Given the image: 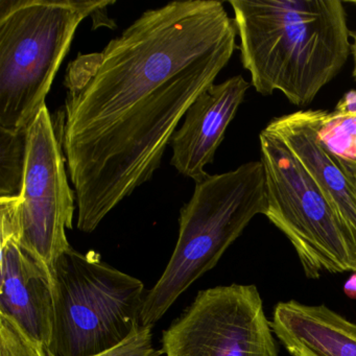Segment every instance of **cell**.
<instances>
[{
  "instance_id": "cell-4",
  "label": "cell",
  "mask_w": 356,
  "mask_h": 356,
  "mask_svg": "<svg viewBox=\"0 0 356 356\" xmlns=\"http://www.w3.org/2000/svg\"><path fill=\"white\" fill-rule=\"evenodd\" d=\"M114 3L0 0V128H29L45 106L81 22Z\"/></svg>"
},
{
  "instance_id": "cell-20",
  "label": "cell",
  "mask_w": 356,
  "mask_h": 356,
  "mask_svg": "<svg viewBox=\"0 0 356 356\" xmlns=\"http://www.w3.org/2000/svg\"><path fill=\"white\" fill-rule=\"evenodd\" d=\"M350 3H352V5H356L355 1H350Z\"/></svg>"
},
{
  "instance_id": "cell-15",
  "label": "cell",
  "mask_w": 356,
  "mask_h": 356,
  "mask_svg": "<svg viewBox=\"0 0 356 356\" xmlns=\"http://www.w3.org/2000/svg\"><path fill=\"white\" fill-rule=\"evenodd\" d=\"M0 356H49L10 316L0 314Z\"/></svg>"
},
{
  "instance_id": "cell-17",
  "label": "cell",
  "mask_w": 356,
  "mask_h": 356,
  "mask_svg": "<svg viewBox=\"0 0 356 356\" xmlns=\"http://www.w3.org/2000/svg\"><path fill=\"white\" fill-rule=\"evenodd\" d=\"M334 111L339 113H356V90L352 89L346 92L341 101L335 106Z\"/></svg>"
},
{
  "instance_id": "cell-6",
  "label": "cell",
  "mask_w": 356,
  "mask_h": 356,
  "mask_svg": "<svg viewBox=\"0 0 356 356\" xmlns=\"http://www.w3.org/2000/svg\"><path fill=\"white\" fill-rule=\"evenodd\" d=\"M259 141L266 216L291 241L306 277L356 273L351 237L316 181L278 135L266 128Z\"/></svg>"
},
{
  "instance_id": "cell-7",
  "label": "cell",
  "mask_w": 356,
  "mask_h": 356,
  "mask_svg": "<svg viewBox=\"0 0 356 356\" xmlns=\"http://www.w3.org/2000/svg\"><path fill=\"white\" fill-rule=\"evenodd\" d=\"M165 356H278L270 322L255 285L199 291L162 335Z\"/></svg>"
},
{
  "instance_id": "cell-13",
  "label": "cell",
  "mask_w": 356,
  "mask_h": 356,
  "mask_svg": "<svg viewBox=\"0 0 356 356\" xmlns=\"http://www.w3.org/2000/svg\"><path fill=\"white\" fill-rule=\"evenodd\" d=\"M318 140L333 155L356 168V113L314 110Z\"/></svg>"
},
{
  "instance_id": "cell-11",
  "label": "cell",
  "mask_w": 356,
  "mask_h": 356,
  "mask_svg": "<svg viewBox=\"0 0 356 356\" xmlns=\"http://www.w3.org/2000/svg\"><path fill=\"white\" fill-rule=\"evenodd\" d=\"M266 129L282 139L316 181L349 233L356 257V168L333 155L318 140L314 110L275 118Z\"/></svg>"
},
{
  "instance_id": "cell-5",
  "label": "cell",
  "mask_w": 356,
  "mask_h": 356,
  "mask_svg": "<svg viewBox=\"0 0 356 356\" xmlns=\"http://www.w3.org/2000/svg\"><path fill=\"white\" fill-rule=\"evenodd\" d=\"M51 275L49 356L97 355L140 328L145 284L106 264L99 254L70 247L54 262Z\"/></svg>"
},
{
  "instance_id": "cell-3",
  "label": "cell",
  "mask_w": 356,
  "mask_h": 356,
  "mask_svg": "<svg viewBox=\"0 0 356 356\" xmlns=\"http://www.w3.org/2000/svg\"><path fill=\"white\" fill-rule=\"evenodd\" d=\"M268 209L266 172L260 161L195 183L183 206L174 253L145 296L140 325L153 328L184 291L218 264L252 218Z\"/></svg>"
},
{
  "instance_id": "cell-9",
  "label": "cell",
  "mask_w": 356,
  "mask_h": 356,
  "mask_svg": "<svg viewBox=\"0 0 356 356\" xmlns=\"http://www.w3.org/2000/svg\"><path fill=\"white\" fill-rule=\"evenodd\" d=\"M249 88L250 83L243 76H232L210 86L191 105L185 114L184 124L170 140V163L181 175L195 183L209 176L205 166L213 162L227 128Z\"/></svg>"
},
{
  "instance_id": "cell-14",
  "label": "cell",
  "mask_w": 356,
  "mask_h": 356,
  "mask_svg": "<svg viewBox=\"0 0 356 356\" xmlns=\"http://www.w3.org/2000/svg\"><path fill=\"white\" fill-rule=\"evenodd\" d=\"M28 155V129L0 128V197H19Z\"/></svg>"
},
{
  "instance_id": "cell-12",
  "label": "cell",
  "mask_w": 356,
  "mask_h": 356,
  "mask_svg": "<svg viewBox=\"0 0 356 356\" xmlns=\"http://www.w3.org/2000/svg\"><path fill=\"white\" fill-rule=\"evenodd\" d=\"M270 326L291 356H356V323L326 305L279 302Z\"/></svg>"
},
{
  "instance_id": "cell-1",
  "label": "cell",
  "mask_w": 356,
  "mask_h": 356,
  "mask_svg": "<svg viewBox=\"0 0 356 356\" xmlns=\"http://www.w3.org/2000/svg\"><path fill=\"white\" fill-rule=\"evenodd\" d=\"M236 36L220 1H172L145 11L102 53L70 63L59 136L79 230L93 232L153 178L179 122L230 61Z\"/></svg>"
},
{
  "instance_id": "cell-10",
  "label": "cell",
  "mask_w": 356,
  "mask_h": 356,
  "mask_svg": "<svg viewBox=\"0 0 356 356\" xmlns=\"http://www.w3.org/2000/svg\"><path fill=\"white\" fill-rule=\"evenodd\" d=\"M0 266V314L10 316L47 351L54 318L51 270L13 236H1Z\"/></svg>"
},
{
  "instance_id": "cell-2",
  "label": "cell",
  "mask_w": 356,
  "mask_h": 356,
  "mask_svg": "<svg viewBox=\"0 0 356 356\" xmlns=\"http://www.w3.org/2000/svg\"><path fill=\"white\" fill-rule=\"evenodd\" d=\"M241 63L261 95L309 105L352 51L341 0H230Z\"/></svg>"
},
{
  "instance_id": "cell-16",
  "label": "cell",
  "mask_w": 356,
  "mask_h": 356,
  "mask_svg": "<svg viewBox=\"0 0 356 356\" xmlns=\"http://www.w3.org/2000/svg\"><path fill=\"white\" fill-rule=\"evenodd\" d=\"M162 351L154 348L152 328L140 326L124 343L95 356H160Z\"/></svg>"
},
{
  "instance_id": "cell-18",
  "label": "cell",
  "mask_w": 356,
  "mask_h": 356,
  "mask_svg": "<svg viewBox=\"0 0 356 356\" xmlns=\"http://www.w3.org/2000/svg\"><path fill=\"white\" fill-rule=\"evenodd\" d=\"M343 293L350 299L356 300V273L349 277L345 284H343Z\"/></svg>"
},
{
  "instance_id": "cell-19",
  "label": "cell",
  "mask_w": 356,
  "mask_h": 356,
  "mask_svg": "<svg viewBox=\"0 0 356 356\" xmlns=\"http://www.w3.org/2000/svg\"><path fill=\"white\" fill-rule=\"evenodd\" d=\"M352 54H353V59H354L353 76L356 80V34L354 35V42H353V44H352Z\"/></svg>"
},
{
  "instance_id": "cell-8",
  "label": "cell",
  "mask_w": 356,
  "mask_h": 356,
  "mask_svg": "<svg viewBox=\"0 0 356 356\" xmlns=\"http://www.w3.org/2000/svg\"><path fill=\"white\" fill-rule=\"evenodd\" d=\"M61 138L47 105L28 128V155L22 195L16 206L18 243L49 270L70 249L76 195L70 188Z\"/></svg>"
}]
</instances>
